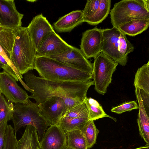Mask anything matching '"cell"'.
<instances>
[{"instance_id":"obj_1","label":"cell","mask_w":149,"mask_h":149,"mask_svg":"<svg viewBox=\"0 0 149 149\" xmlns=\"http://www.w3.org/2000/svg\"><path fill=\"white\" fill-rule=\"evenodd\" d=\"M24 82L31 89L29 98L34 99L39 104L53 96L63 100L71 98L84 102L89 88L94 85L93 81H54L35 76L29 71L23 74Z\"/></svg>"},{"instance_id":"obj_2","label":"cell","mask_w":149,"mask_h":149,"mask_svg":"<svg viewBox=\"0 0 149 149\" xmlns=\"http://www.w3.org/2000/svg\"><path fill=\"white\" fill-rule=\"evenodd\" d=\"M33 69L40 77L51 80L86 81L92 79V73L73 68L47 57L36 56Z\"/></svg>"},{"instance_id":"obj_3","label":"cell","mask_w":149,"mask_h":149,"mask_svg":"<svg viewBox=\"0 0 149 149\" xmlns=\"http://www.w3.org/2000/svg\"><path fill=\"white\" fill-rule=\"evenodd\" d=\"M36 51L27 27L17 28L10 60L21 76L33 69Z\"/></svg>"},{"instance_id":"obj_4","label":"cell","mask_w":149,"mask_h":149,"mask_svg":"<svg viewBox=\"0 0 149 149\" xmlns=\"http://www.w3.org/2000/svg\"><path fill=\"white\" fill-rule=\"evenodd\" d=\"M103 41L101 52L115 62L125 66L128 61V55L134 49L126 35L118 28L102 29Z\"/></svg>"},{"instance_id":"obj_5","label":"cell","mask_w":149,"mask_h":149,"mask_svg":"<svg viewBox=\"0 0 149 149\" xmlns=\"http://www.w3.org/2000/svg\"><path fill=\"white\" fill-rule=\"evenodd\" d=\"M11 120L15 134L22 127L30 125L36 128L40 142L45 130L49 126L40 114L38 104L36 102H31L30 99L27 103H15Z\"/></svg>"},{"instance_id":"obj_6","label":"cell","mask_w":149,"mask_h":149,"mask_svg":"<svg viewBox=\"0 0 149 149\" xmlns=\"http://www.w3.org/2000/svg\"><path fill=\"white\" fill-rule=\"evenodd\" d=\"M113 27L133 19H149V0H122L116 3L110 12Z\"/></svg>"},{"instance_id":"obj_7","label":"cell","mask_w":149,"mask_h":149,"mask_svg":"<svg viewBox=\"0 0 149 149\" xmlns=\"http://www.w3.org/2000/svg\"><path fill=\"white\" fill-rule=\"evenodd\" d=\"M94 58L92 76L94 89L100 94L104 95L111 83L113 74L118 64L102 52Z\"/></svg>"},{"instance_id":"obj_8","label":"cell","mask_w":149,"mask_h":149,"mask_svg":"<svg viewBox=\"0 0 149 149\" xmlns=\"http://www.w3.org/2000/svg\"><path fill=\"white\" fill-rule=\"evenodd\" d=\"M0 90L8 101L14 103H27L29 99V95L15 79L3 71L0 72Z\"/></svg>"},{"instance_id":"obj_9","label":"cell","mask_w":149,"mask_h":149,"mask_svg":"<svg viewBox=\"0 0 149 149\" xmlns=\"http://www.w3.org/2000/svg\"><path fill=\"white\" fill-rule=\"evenodd\" d=\"M40 114L49 126L58 125L67 109L63 99L53 96L38 104Z\"/></svg>"},{"instance_id":"obj_10","label":"cell","mask_w":149,"mask_h":149,"mask_svg":"<svg viewBox=\"0 0 149 149\" xmlns=\"http://www.w3.org/2000/svg\"><path fill=\"white\" fill-rule=\"evenodd\" d=\"M89 120L87 108L83 102L67 111L57 125L65 132L75 129L80 130Z\"/></svg>"},{"instance_id":"obj_11","label":"cell","mask_w":149,"mask_h":149,"mask_svg":"<svg viewBox=\"0 0 149 149\" xmlns=\"http://www.w3.org/2000/svg\"><path fill=\"white\" fill-rule=\"evenodd\" d=\"M47 57L73 68L92 73L93 63L86 58L80 49L72 45L61 54Z\"/></svg>"},{"instance_id":"obj_12","label":"cell","mask_w":149,"mask_h":149,"mask_svg":"<svg viewBox=\"0 0 149 149\" xmlns=\"http://www.w3.org/2000/svg\"><path fill=\"white\" fill-rule=\"evenodd\" d=\"M71 46L54 31L47 34L42 39L36 51V56L48 57L61 54Z\"/></svg>"},{"instance_id":"obj_13","label":"cell","mask_w":149,"mask_h":149,"mask_svg":"<svg viewBox=\"0 0 149 149\" xmlns=\"http://www.w3.org/2000/svg\"><path fill=\"white\" fill-rule=\"evenodd\" d=\"M103 41L102 29L95 27L82 33L80 49L88 59L94 58L101 52Z\"/></svg>"},{"instance_id":"obj_14","label":"cell","mask_w":149,"mask_h":149,"mask_svg":"<svg viewBox=\"0 0 149 149\" xmlns=\"http://www.w3.org/2000/svg\"><path fill=\"white\" fill-rule=\"evenodd\" d=\"M23 16L17 10L13 0H0L1 27L15 28L21 26Z\"/></svg>"},{"instance_id":"obj_15","label":"cell","mask_w":149,"mask_h":149,"mask_svg":"<svg viewBox=\"0 0 149 149\" xmlns=\"http://www.w3.org/2000/svg\"><path fill=\"white\" fill-rule=\"evenodd\" d=\"M27 28L36 51L44 37L49 32L54 31L53 26L42 14L34 17Z\"/></svg>"},{"instance_id":"obj_16","label":"cell","mask_w":149,"mask_h":149,"mask_svg":"<svg viewBox=\"0 0 149 149\" xmlns=\"http://www.w3.org/2000/svg\"><path fill=\"white\" fill-rule=\"evenodd\" d=\"M40 143V149H66L65 132L57 125L50 126Z\"/></svg>"},{"instance_id":"obj_17","label":"cell","mask_w":149,"mask_h":149,"mask_svg":"<svg viewBox=\"0 0 149 149\" xmlns=\"http://www.w3.org/2000/svg\"><path fill=\"white\" fill-rule=\"evenodd\" d=\"M84 22L82 10L73 11L59 18L53 24L58 32H69Z\"/></svg>"},{"instance_id":"obj_18","label":"cell","mask_w":149,"mask_h":149,"mask_svg":"<svg viewBox=\"0 0 149 149\" xmlns=\"http://www.w3.org/2000/svg\"><path fill=\"white\" fill-rule=\"evenodd\" d=\"M135 94L138 102L139 112L137 123L139 134L146 145H149V117L144 107L140 93V89L135 88Z\"/></svg>"},{"instance_id":"obj_19","label":"cell","mask_w":149,"mask_h":149,"mask_svg":"<svg viewBox=\"0 0 149 149\" xmlns=\"http://www.w3.org/2000/svg\"><path fill=\"white\" fill-rule=\"evenodd\" d=\"M39 148L40 143L36 128L30 125H26L22 137L18 140L16 149H38Z\"/></svg>"},{"instance_id":"obj_20","label":"cell","mask_w":149,"mask_h":149,"mask_svg":"<svg viewBox=\"0 0 149 149\" xmlns=\"http://www.w3.org/2000/svg\"><path fill=\"white\" fill-rule=\"evenodd\" d=\"M149 26V19H136L121 25L118 29L125 35L134 36L146 30Z\"/></svg>"},{"instance_id":"obj_21","label":"cell","mask_w":149,"mask_h":149,"mask_svg":"<svg viewBox=\"0 0 149 149\" xmlns=\"http://www.w3.org/2000/svg\"><path fill=\"white\" fill-rule=\"evenodd\" d=\"M65 133L66 149H87L85 139L81 130H74Z\"/></svg>"},{"instance_id":"obj_22","label":"cell","mask_w":149,"mask_h":149,"mask_svg":"<svg viewBox=\"0 0 149 149\" xmlns=\"http://www.w3.org/2000/svg\"><path fill=\"white\" fill-rule=\"evenodd\" d=\"M17 29L0 27V45L9 59L14 45Z\"/></svg>"},{"instance_id":"obj_23","label":"cell","mask_w":149,"mask_h":149,"mask_svg":"<svg viewBox=\"0 0 149 149\" xmlns=\"http://www.w3.org/2000/svg\"><path fill=\"white\" fill-rule=\"evenodd\" d=\"M88 110L90 120H95L104 117L109 118L115 122L116 119L107 115L99 102L91 97H86L84 100Z\"/></svg>"},{"instance_id":"obj_24","label":"cell","mask_w":149,"mask_h":149,"mask_svg":"<svg viewBox=\"0 0 149 149\" xmlns=\"http://www.w3.org/2000/svg\"><path fill=\"white\" fill-rule=\"evenodd\" d=\"M133 85L149 93V61L137 70Z\"/></svg>"},{"instance_id":"obj_25","label":"cell","mask_w":149,"mask_h":149,"mask_svg":"<svg viewBox=\"0 0 149 149\" xmlns=\"http://www.w3.org/2000/svg\"><path fill=\"white\" fill-rule=\"evenodd\" d=\"M85 139L87 149L92 147L96 143L99 132L94 124V120H89L80 129Z\"/></svg>"},{"instance_id":"obj_26","label":"cell","mask_w":149,"mask_h":149,"mask_svg":"<svg viewBox=\"0 0 149 149\" xmlns=\"http://www.w3.org/2000/svg\"><path fill=\"white\" fill-rule=\"evenodd\" d=\"M111 0H100L98 9L89 24L97 25L101 23L110 13Z\"/></svg>"},{"instance_id":"obj_27","label":"cell","mask_w":149,"mask_h":149,"mask_svg":"<svg viewBox=\"0 0 149 149\" xmlns=\"http://www.w3.org/2000/svg\"><path fill=\"white\" fill-rule=\"evenodd\" d=\"M14 104L6 99L3 95H0V123L12 119Z\"/></svg>"},{"instance_id":"obj_28","label":"cell","mask_w":149,"mask_h":149,"mask_svg":"<svg viewBox=\"0 0 149 149\" xmlns=\"http://www.w3.org/2000/svg\"><path fill=\"white\" fill-rule=\"evenodd\" d=\"M100 0H87L82 10L84 22L89 24L99 7Z\"/></svg>"},{"instance_id":"obj_29","label":"cell","mask_w":149,"mask_h":149,"mask_svg":"<svg viewBox=\"0 0 149 149\" xmlns=\"http://www.w3.org/2000/svg\"><path fill=\"white\" fill-rule=\"evenodd\" d=\"M14 128L8 125L6 130L3 149H16L18 140Z\"/></svg>"},{"instance_id":"obj_30","label":"cell","mask_w":149,"mask_h":149,"mask_svg":"<svg viewBox=\"0 0 149 149\" xmlns=\"http://www.w3.org/2000/svg\"><path fill=\"white\" fill-rule=\"evenodd\" d=\"M138 105L136 102L135 101L127 102L116 107H113L111 110V111L120 114L126 111H130L132 110L138 109Z\"/></svg>"},{"instance_id":"obj_31","label":"cell","mask_w":149,"mask_h":149,"mask_svg":"<svg viewBox=\"0 0 149 149\" xmlns=\"http://www.w3.org/2000/svg\"><path fill=\"white\" fill-rule=\"evenodd\" d=\"M140 93L144 107L147 114L149 116V93L141 89H140Z\"/></svg>"},{"instance_id":"obj_32","label":"cell","mask_w":149,"mask_h":149,"mask_svg":"<svg viewBox=\"0 0 149 149\" xmlns=\"http://www.w3.org/2000/svg\"><path fill=\"white\" fill-rule=\"evenodd\" d=\"M8 125V122L0 123V149H3L5 132Z\"/></svg>"},{"instance_id":"obj_33","label":"cell","mask_w":149,"mask_h":149,"mask_svg":"<svg viewBox=\"0 0 149 149\" xmlns=\"http://www.w3.org/2000/svg\"><path fill=\"white\" fill-rule=\"evenodd\" d=\"M133 149H149V145L146 144L145 146H141L138 148Z\"/></svg>"},{"instance_id":"obj_34","label":"cell","mask_w":149,"mask_h":149,"mask_svg":"<svg viewBox=\"0 0 149 149\" xmlns=\"http://www.w3.org/2000/svg\"><path fill=\"white\" fill-rule=\"evenodd\" d=\"M1 91H0V95H1Z\"/></svg>"},{"instance_id":"obj_35","label":"cell","mask_w":149,"mask_h":149,"mask_svg":"<svg viewBox=\"0 0 149 149\" xmlns=\"http://www.w3.org/2000/svg\"><path fill=\"white\" fill-rule=\"evenodd\" d=\"M38 149H40V148H38Z\"/></svg>"},{"instance_id":"obj_36","label":"cell","mask_w":149,"mask_h":149,"mask_svg":"<svg viewBox=\"0 0 149 149\" xmlns=\"http://www.w3.org/2000/svg\"><path fill=\"white\" fill-rule=\"evenodd\" d=\"M0 27H1V25H0Z\"/></svg>"},{"instance_id":"obj_37","label":"cell","mask_w":149,"mask_h":149,"mask_svg":"<svg viewBox=\"0 0 149 149\" xmlns=\"http://www.w3.org/2000/svg\"></svg>"}]
</instances>
